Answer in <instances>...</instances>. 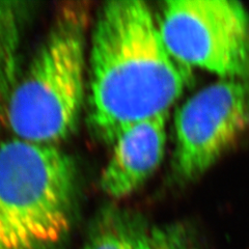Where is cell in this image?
Wrapping results in <instances>:
<instances>
[{"label":"cell","mask_w":249,"mask_h":249,"mask_svg":"<svg viewBox=\"0 0 249 249\" xmlns=\"http://www.w3.org/2000/svg\"><path fill=\"white\" fill-rule=\"evenodd\" d=\"M192 80V69L169 52L145 2L102 6L89 52V123L98 138L112 144L132 124L166 115Z\"/></svg>","instance_id":"6da1fadb"},{"label":"cell","mask_w":249,"mask_h":249,"mask_svg":"<svg viewBox=\"0 0 249 249\" xmlns=\"http://www.w3.org/2000/svg\"><path fill=\"white\" fill-rule=\"evenodd\" d=\"M76 167L57 145L0 143V249H59L74 219Z\"/></svg>","instance_id":"7a4b0ae2"},{"label":"cell","mask_w":249,"mask_h":249,"mask_svg":"<svg viewBox=\"0 0 249 249\" xmlns=\"http://www.w3.org/2000/svg\"><path fill=\"white\" fill-rule=\"evenodd\" d=\"M87 19L82 6L58 10L5 106L15 138L57 145L74 132L84 101Z\"/></svg>","instance_id":"3957f363"},{"label":"cell","mask_w":249,"mask_h":249,"mask_svg":"<svg viewBox=\"0 0 249 249\" xmlns=\"http://www.w3.org/2000/svg\"><path fill=\"white\" fill-rule=\"evenodd\" d=\"M167 49L183 64L249 83V15L231 0H169L157 17Z\"/></svg>","instance_id":"277c9868"},{"label":"cell","mask_w":249,"mask_h":249,"mask_svg":"<svg viewBox=\"0 0 249 249\" xmlns=\"http://www.w3.org/2000/svg\"><path fill=\"white\" fill-rule=\"evenodd\" d=\"M249 126V83L219 79L194 93L175 116V170L184 180L205 174Z\"/></svg>","instance_id":"5b68a950"},{"label":"cell","mask_w":249,"mask_h":249,"mask_svg":"<svg viewBox=\"0 0 249 249\" xmlns=\"http://www.w3.org/2000/svg\"><path fill=\"white\" fill-rule=\"evenodd\" d=\"M166 115L138 122L112 143L101 177V188L113 198L126 197L146 182L161 164L166 144Z\"/></svg>","instance_id":"8992f818"},{"label":"cell","mask_w":249,"mask_h":249,"mask_svg":"<svg viewBox=\"0 0 249 249\" xmlns=\"http://www.w3.org/2000/svg\"><path fill=\"white\" fill-rule=\"evenodd\" d=\"M34 3L0 1V108L5 107L20 78L23 38Z\"/></svg>","instance_id":"52a82bcc"},{"label":"cell","mask_w":249,"mask_h":249,"mask_svg":"<svg viewBox=\"0 0 249 249\" xmlns=\"http://www.w3.org/2000/svg\"><path fill=\"white\" fill-rule=\"evenodd\" d=\"M143 229L129 216L107 211L93 222L82 249H136Z\"/></svg>","instance_id":"ba28073f"},{"label":"cell","mask_w":249,"mask_h":249,"mask_svg":"<svg viewBox=\"0 0 249 249\" xmlns=\"http://www.w3.org/2000/svg\"><path fill=\"white\" fill-rule=\"evenodd\" d=\"M136 249H201L194 231L185 224L143 229Z\"/></svg>","instance_id":"9c48e42d"}]
</instances>
